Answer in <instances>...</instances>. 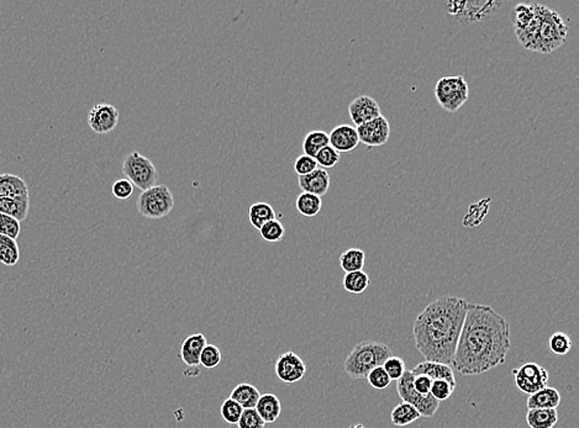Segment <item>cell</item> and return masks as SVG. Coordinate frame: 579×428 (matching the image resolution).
Masks as SVG:
<instances>
[{"mask_svg":"<svg viewBox=\"0 0 579 428\" xmlns=\"http://www.w3.org/2000/svg\"><path fill=\"white\" fill-rule=\"evenodd\" d=\"M510 325L489 305L468 303L451 368L461 375H481L506 362Z\"/></svg>","mask_w":579,"mask_h":428,"instance_id":"obj_1","label":"cell"},{"mask_svg":"<svg viewBox=\"0 0 579 428\" xmlns=\"http://www.w3.org/2000/svg\"><path fill=\"white\" fill-rule=\"evenodd\" d=\"M467 306V300L445 295L416 317L413 335L416 349L426 362L452 364Z\"/></svg>","mask_w":579,"mask_h":428,"instance_id":"obj_2","label":"cell"},{"mask_svg":"<svg viewBox=\"0 0 579 428\" xmlns=\"http://www.w3.org/2000/svg\"><path fill=\"white\" fill-rule=\"evenodd\" d=\"M514 14L516 38L528 51L550 53L567 40L568 28L565 21L545 5L519 4Z\"/></svg>","mask_w":579,"mask_h":428,"instance_id":"obj_3","label":"cell"},{"mask_svg":"<svg viewBox=\"0 0 579 428\" xmlns=\"http://www.w3.org/2000/svg\"><path fill=\"white\" fill-rule=\"evenodd\" d=\"M389 346L377 341H363L355 346L345 360V372L351 379H366L374 368L382 367L392 357Z\"/></svg>","mask_w":579,"mask_h":428,"instance_id":"obj_4","label":"cell"},{"mask_svg":"<svg viewBox=\"0 0 579 428\" xmlns=\"http://www.w3.org/2000/svg\"><path fill=\"white\" fill-rule=\"evenodd\" d=\"M446 5L450 16H452L455 21L463 28H467L489 21L499 13L503 3L499 0H452L447 1Z\"/></svg>","mask_w":579,"mask_h":428,"instance_id":"obj_5","label":"cell"},{"mask_svg":"<svg viewBox=\"0 0 579 428\" xmlns=\"http://www.w3.org/2000/svg\"><path fill=\"white\" fill-rule=\"evenodd\" d=\"M174 208V196L169 186L156 184L150 189L141 191L136 200L137 213L146 219L159 220L167 218Z\"/></svg>","mask_w":579,"mask_h":428,"instance_id":"obj_6","label":"cell"},{"mask_svg":"<svg viewBox=\"0 0 579 428\" xmlns=\"http://www.w3.org/2000/svg\"><path fill=\"white\" fill-rule=\"evenodd\" d=\"M435 97L444 110L456 112L469 99V85L462 75L442 77L435 87Z\"/></svg>","mask_w":579,"mask_h":428,"instance_id":"obj_7","label":"cell"},{"mask_svg":"<svg viewBox=\"0 0 579 428\" xmlns=\"http://www.w3.org/2000/svg\"><path fill=\"white\" fill-rule=\"evenodd\" d=\"M122 173L127 176V181H130L132 186L139 188L141 191L150 189L159 181V172L152 161L139 154L137 151L130 152L124 159Z\"/></svg>","mask_w":579,"mask_h":428,"instance_id":"obj_8","label":"cell"},{"mask_svg":"<svg viewBox=\"0 0 579 428\" xmlns=\"http://www.w3.org/2000/svg\"><path fill=\"white\" fill-rule=\"evenodd\" d=\"M413 382H414L413 373L410 370H405L404 375L397 382L398 395L400 397V400L414 406L418 410V412L420 414L421 417H427V419L432 417L436 414V411L439 410V401L434 399L431 394L420 395L419 392H416Z\"/></svg>","mask_w":579,"mask_h":428,"instance_id":"obj_9","label":"cell"},{"mask_svg":"<svg viewBox=\"0 0 579 428\" xmlns=\"http://www.w3.org/2000/svg\"><path fill=\"white\" fill-rule=\"evenodd\" d=\"M513 375L515 385L519 390L528 396L547 387V382L550 379V374L547 372L546 368L533 362L513 369Z\"/></svg>","mask_w":579,"mask_h":428,"instance_id":"obj_10","label":"cell"},{"mask_svg":"<svg viewBox=\"0 0 579 428\" xmlns=\"http://www.w3.org/2000/svg\"><path fill=\"white\" fill-rule=\"evenodd\" d=\"M119 110L112 104H97L88 114V125L95 134L104 135L112 132L119 122Z\"/></svg>","mask_w":579,"mask_h":428,"instance_id":"obj_11","label":"cell"},{"mask_svg":"<svg viewBox=\"0 0 579 428\" xmlns=\"http://www.w3.org/2000/svg\"><path fill=\"white\" fill-rule=\"evenodd\" d=\"M356 130L358 134L360 142L368 147H379L387 144L392 132L389 122L383 115L356 127Z\"/></svg>","mask_w":579,"mask_h":428,"instance_id":"obj_12","label":"cell"},{"mask_svg":"<svg viewBox=\"0 0 579 428\" xmlns=\"http://www.w3.org/2000/svg\"><path fill=\"white\" fill-rule=\"evenodd\" d=\"M275 370H276L277 378L280 379V382H285V384H294L305 377L307 365L298 354L294 352H287L277 359Z\"/></svg>","mask_w":579,"mask_h":428,"instance_id":"obj_13","label":"cell"},{"mask_svg":"<svg viewBox=\"0 0 579 428\" xmlns=\"http://www.w3.org/2000/svg\"><path fill=\"white\" fill-rule=\"evenodd\" d=\"M349 114L356 127L363 125L366 122H372L382 115L378 102L368 95H361L354 102H351L349 105Z\"/></svg>","mask_w":579,"mask_h":428,"instance_id":"obj_14","label":"cell"},{"mask_svg":"<svg viewBox=\"0 0 579 428\" xmlns=\"http://www.w3.org/2000/svg\"><path fill=\"white\" fill-rule=\"evenodd\" d=\"M360 139L355 126L342 124L332 129L329 134V146L337 151L339 154L351 152L358 146Z\"/></svg>","mask_w":579,"mask_h":428,"instance_id":"obj_15","label":"cell"},{"mask_svg":"<svg viewBox=\"0 0 579 428\" xmlns=\"http://www.w3.org/2000/svg\"><path fill=\"white\" fill-rule=\"evenodd\" d=\"M298 184L303 193H309V194L322 198L330 189L331 178L326 169L318 167L307 176L298 177Z\"/></svg>","mask_w":579,"mask_h":428,"instance_id":"obj_16","label":"cell"},{"mask_svg":"<svg viewBox=\"0 0 579 428\" xmlns=\"http://www.w3.org/2000/svg\"><path fill=\"white\" fill-rule=\"evenodd\" d=\"M413 375H426L432 382L434 380H446L456 387V379L453 375V369L447 364L437 362H421L414 369H411Z\"/></svg>","mask_w":579,"mask_h":428,"instance_id":"obj_17","label":"cell"},{"mask_svg":"<svg viewBox=\"0 0 579 428\" xmlns=\"http://www.w3.org/2000/svg\"><path fill=\"white\" fill-rule=\"evenodd\" d=\"M208 345L206 336L201 333L188 336L181 345V358L189 368L199 365L201 351Z\"/></svg>","mask_w":579,"mask_h":428,"instance_id":"obj_18","label":"cell"},{"mask_svg":"<svg viewBox=\"0 0 579 428\" xmlns=\"http://www.w3.org/2000/svg\"><path fill=\"white\" fill-rule=\"evenodd\" d=\"M561 404L560 391L555 387H543L541 390L537 391L533 395H530L526 401L528 410L533 409H548L557 410Z\"/></svg>","mask_w":579,"mask_h":428,"instance_id":"obj_19","label":"cell"},{"mask_svg":"<svg viewBox=\"0 0 579 428\" xmlns=\"http://www.w3.org/2000/svg\"><path fill=\"white\" fill-rule=\"evenodd\" d=\"M28 196V186L23 178L15 174H0V199Z\"/></svg>","mask_w":579,"mask_h":428,"instance_id":"obj_20","label":"cell"},{"mask_svg":"<svg viewBox=\"0 0 579 428\" xmlns=\"http://www.w3.org/2000/svg\"><path fill=\"white\" fill-rule=\"evenodd\" d=\"M255 409L266 424L276 422L282 414L280 399L275 394H263L260 396Z\"/></svg>","mask_w":579,"mask_h":428,"instance_id":"obj_21","label":"cell"},{"mask_svg":"<svg viewBox=\"0 0 579 428\" xmlns=\"http://www.w3.org/2000/svg\"><path fill=\"white\" fill-rule=\"evenodd\" d=\"M28 209H30L28 196L0 199V214L8 215L10 218L18 220L19 223L28 218Z\"/></svg>","mask_w":579,"mask_h":428,"instance_id":"obj_22","label":"cell"},{"mask_svg":"<svg viewBox=\"0 0 579 428\" xmlns=\"http://www.w3.org/2000/svg\"><path fill=\"white\" fill-rule=\"evenodd\" d=\"M260 391L257 387H253L248 382H241L234 387L230 394V399L236 401L238 405L245 409H255L260 399Z\"/></svg>","mask_w":579,"mask_h":428,"instance_id":"obj_23","label":"cell"},{"mask_svg":"<svg viewBox=\"0 0 579 428\" xmlns=\"http://www.w3.org/2000/svg\"><path fill=\"white\" fill-rule=\"evenodd\" d=\"M558 421L557 410H528L526 422L530 428H553Z\"/></svg>","mask_w":579,"mask_h":428,"instance_id":"obj_24","label":"cell"},{"mask_svg":"<svg viewBox=\"0 0 579 428\" xmlns=\"http://www.w3.org/2000/svg\"><path fill=\"white\" fill-rule=\"evenodd\" d=\"M276 219V211L268 203H256L248 208V221L256 230Z\"/></svg>","mask_w":579,"mask_h":428,"instance_id":"obj_25","label":"cell"},{"mask_svg":"<svg viewBox=\"0 0 579 428\" xmlns=\"http://www.w3.org/2000/svg\"><path fill=\"white\" fill-rule=\"evenodd\" d=\"M421 416L418 410L411 406L408 402L400 401L394 409H393L392 414H391V421L394 426L398 427H404L408 424H411L415 422L418 419H420Z\"/></svg>","mask_w":579,"mask_h":428,"instance_id":"obj_26","label":"cell"},{"mask_svg":"<svg viewBox=\"0 0 579 428\" xmlns=\"http://www.w3.org/2000/svg\"><path fill=\"white\" fill-rule=\"evenodd\" d=\"M326 146H329V134L322 130L310 131L303 141L304 154L315 159V156Z\"/></svg>","mask_w":579,"mask_h":428,"instance_id":"obj_27","label":"cell"},{"mask_svg":"<svg viewBox=\"0 0 579 428\" xmlns=\"http://www.w3.org/2000/svg\"><path fill=\"white\" fill-rule=\"evenodd\" d=\"M366 253L361 248H349L340 256V265L345 273L363 270Z\"/></svg>","mask_w":579,"mask_h":428,"instance_id":"obj_28","label":"cell"},{"mask_svg":"<svg viewBox=\"0 0 579 428\" xmlns=\"http://www.w3.org/2000/svg\"><path fill=\"white\" fill-rule=\"evenodd\" d=\"M342 285L347 293L360 295L365 293L369 287V277L363 270L346 273Z\"/></svg>","mask_w":579,"mask_h":428,"instance_id":"obj_29","label":"cell"},{"mask_svg":"<svg viewBox=\"0 0 579 428\" xmlns=\"http://www.w3.org/2000/svg\"><path fill=\"white\" fill-rule=\"evenodd\" d=\"M297 210L305 218H315L322 211V200L320 196L309 193H302L295 201Z\"/></svg>","mask_w":579,"mask_h":428,"instance_id":"obj_30","label":"cell"},{"mask_svg":"<svg viewBox=\"0 0 579 428\" xmlns=\"http://www.w3.org/2000/svg\"><path fill=\"white\" fill-rule=\"evenodd\" d=\"M20 260V250L16 240L0 235V263L14 267Z\"/></svg>","mask_w":579,"mask_h":428,"instance_id":"obj_31","label":"cell"},{"mask_svg":"<svg viewBox=\"0 0 579 428\" xmlns=\"http://www.w3.org/2000/svg\"><path fill=\"white\" fill-rule=\"evenodd\" d=\"M260 236H261L266 242L277 243L280 242L285 235V228L283 224L280 223V220H272L266 225H263L260 230Z\"/></svg>","mask_w":579,"mask_h":428,"instance_id":"obj_32","label":"cell"},{"mask_svg":"<svg viewBox=\"0 0 579 428\" xmlns=\"http://www.w3.org/2000/svg\"><path fill=\"white\" fill-rule=\"evenodd\" d=\"M573 342L570 340V336L565 332H556L550 337L548 341V348L552 353L558 357H563L565 354L570 353Z\"/></svg>","mask_w":579,"mask_h":428,"instance_id":"obj_33","label":"cell"},{"mask_svg":"<svg viewBox=\"0 0 579 428\" xmlns=\"http://www.w3.org/2000/svg\"><path fill=\"white\" fill-rule=\"evenodd\" d=\"M243 409L233 399H226L220 407V414L225 422L229 424H238V419L243 414Z\"/></svg>","mask_w":579,"mask_h":428,"instance_id":"obj_34","label":"cell"},{"mask_svg":"<svg viewBox=\"0 0 579 428\" xmlns=\"http://www.w3.org/2000/svg\"><path fill=\"white\" fill-rule=\"evenodd\" d=\"M223 359L220 349L215 345H206L204 349L201 351V358H199V364L206 369H213L219 365L220 362Z\"/></svg>","mask_w":579,"mask_h":428,"instance_id":"obj_35","label":"cell"},{"mask_svg":"<svg viewBox=\"0 0 579 428\" xmlns=\"http://www.w3.org/2000/svg\"><path fill=\"white\" fill-rule=\"evenodd\" d=\"M382 367H383L384 370L387 372L388 377L391 378V380H395V382H398V380L404 375L405 370H407V369H405V362H404L402 358L395 357V355L389 357V358L384 362Z\"/></svg>","mask_w":579,"mask_h":428,"instance_id":"obj_36","label":"cell"},{"mask_svg":"<svg viewBox=\"0 0 579 428\" xmlns=\"http://www.w3.org/2000/svg\"><path fill=\"white\" fill-rule=\"evenodd\" d=\"M20 223L14 218H10L8 215L0 214V235L6 237L16 240L19 237Z\"/></svg>","mask_w":579,"mask_h":428,"instance_id":"obj_37","label":"cell"},{"mask_svg":"<svg viewBox=\"0 0 579 428\" xmlns=\"http://www.w3.org/2000/svg\"><path fill=\"white\" fill-rule=\"evenodd\" d=\"M366 379L368 380L369 385L373 389H377V390H383L386 387H389L391 382H392L391 378L388 377L387 372L384 370L383 367H377L372 369Z\"/></svg>","mask_w":579,"mask_h":428,"instance_id":"obj_38","label":"cell"},{"mask_svg":"<svg viewBox=\"0 0 579 428\" xmlns=\"http://www.w3.org/2000/svg\"><path fill=\"white\" fill-rule=\"evenodd\" d=\"M315 161L322 169L335 167L340 161V154L332 149L331 146H326L315 156Z\"/></svg>","mask_w":579,"mask_h":428,"instance_id":"obj_39","label":"cell"},{"mask_svg":"<svg viewBox=\"0 0 579 428\" xmlns=\"http://www.w3.org/2000/svg\"><path fill=\"white\" fill-rule=\"evenodd\" d=\"M266 424L260 417L256 409H245L238 419V428H265Z\"/></svg>","mask_w":579,"mask_h":428,"instance_id":"obj_40","label":"cell"},{"mask_svg":"<svg viewBox=\"0 0 579 428\" xmlns=\"http://www.w3.org/2000/svg\"><path fill=\"white\" fill-rule=\"evenodd\" d=\"M456 387L450 384L446 380H434L432 385H431V390L430 394L432 395L434 399L441 402V401L447 400L451 397Z\"/></svg>","mask_w":579,"mask_h":428,"instance_id":"obj_41","label":"cell"},{"mask_svg":"<svg viewBox=\"0 0 579 428\" xmlns=\"http://www.w3.org/2000/svg\"><path fill=\"white\" fill-rule=\"evenodd\" d=\"M318 164L313 157H309L307 154H302L298 159H295L294 171L298 177L300 176H307L309 173L313 172L318 168Z\"/></svg>","mask_w":579,"mask_h":428,"instance_id":"obj_42","label":"cell"},{"mask_svg":"<svg viewBox=\"0 0 579 428\" xmlns=\"http://www.w3.org/2000/svg\"><path fill=\"white\" fill-rule=\"evenodd\" d=\"M112 193L119 200H127L134 193V186L127 179H117V182L112 184Z\"/></svg>","mask_w":579,"mask_h":428,"instance_id":"obj_43","label":"cell"},{"mask_svg":"<svg viewBox=\"0 0 579 428\" xmlns=\"http://www.w3.org/2000/svg\"><path fill=\"white\" fill-rule=\"evenodd\" d=\"M414 389L416 392H419L420 395H429L430 390H431V385H432V380L426 375H414Z\"/></svg>","mask_w":579,"mask_h":428,"instance_id":"obj_44","label":"cell"},{"mask_svg":"<svg viewBox=\"0 0 579 428\" xmlns=\"http://www.w3.org/2000/svg\"><path fill=\"white\" fill-rule=\"evenodd\" d=\"M350 428H366V427H365V426H363V424H352V426H350Z\"/></svg>","mask_w":579,"mask_h":428,"instance_id":"obj_45","label":"cell"}]
</instances>
